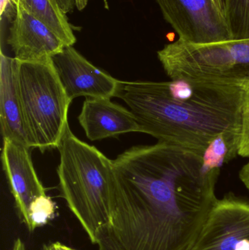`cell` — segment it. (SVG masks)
<instances>
[{
    "mask_svg": "<svg viewBox=\"0 0 249 250\" xmlns=\"http://www.w3.org/2000/svg\"><path fill=\"white\" fill-rule=\"evenodd\" d=\"M244 85L194 79L120 82L115 97L140 132L201 154L220 134L241 132Z\"/></svg>",
    "mask_w": 249,
    "mask_h": 250,
    "instance_id": "6da1fadb",
    "label": "cell"
},
{
    "mask_svg": "<svg viewBox=\"0 0 249 250\" xmlns=\"http://www.w3.org/2000/svg\"><path fill=\"white\" fill-rule=\"evenodd\" d=\"M114 183L162 214L190 248L215 201L220 170H210L201 154L165 142L136 146L113 160Z\"/></svg>",
    "mask_w": 249,
    "mask_h": 250,
    "instance_id": "7a4b0ae2",
    "label": "cell"
},
{
    "mask_svg": "<svg viewBox=\"0 0 249 250\" xmlns=\"http://www.w3.org/2000/svg\"><path fill=\"white\" fill-rule=\"evenodd\" d=\"M59 186L69 208L92 244L108 224L114 189L113 160L80 141L70 126L58 147Z\"/></svg>",
    "mask_w": 249,
    "mask_h": 250,
    "instance_id": "3957f363",
    "label": "cell"
},
{
    "mask_svg": "<svg viewBox=\"0 0 249 250\" xmlns=\"http://www.w3.org/2000/svg\"><path fill=\"white\" fill-rule=\"evenodd\" d=\"M16 79L28 145L42 151L58 148L69 126L67 115L72 101L52 60H16Z\"/></svg>",
    "mask_w": 249,
    "mask_h": 250,
    "instance_id": "277c9868",
    "label": "cell"
},
{
    "mask_svg": "<svg viewBox=\"0 0 249 250\" xmlns=\"http://www.w3.org/2000/svg\"><path fill=\"white\" fill-rule=\"evenodd\" d=\"M157 56L171 79L249 83V39L207 44L178 40L165 45Z\"/></svg>",
    "mask_w": 249,
    "mask_h": 250,
    "instance_id": "5b68a950",
    "label": "cell"
},
{
    "mask_svg": "<svg viewBox=\"0 0 249 250\" xmlns=\"http://www.w3.org/2000/svg\"><path fill=\"white\" fill-rule=\"evenodd\" d=\"M178 40L207 44L231 40L223 12L213 0H156Z\"/></svg>",
    "mask_w": 249,
    "mask_h": 250,
    "instance_id": "8992f818",
    "label": "cell"
},
{
    "mask_svg": "<svg viewBox=\"0 0 249 250\" xmlns=\"http://www.w3.org/2000/svg\"><path fill=\"white\" fill-rule=\"evenodd\" d=\"M190 250H249V202L233 195L216 200Z\"/></svg>",
    "mask_w": 249,
    "mask_h": 250,
    "instance_id": "52a82bcc",
    "label": "cell"
},
{
    "mask_svg": "<svg viewBox=\"0 0 249 250\" xmlns=\"http://www.w3.org/2000/svg\"><path fill=\"white\" fill-rule=\"evenodd\" d=\"M56 71L70 101L79 97H115L119 81L89 62L73 46H66L51 58Z\"/></svg>",
    "mask_w": 249,
    "mask_h": 250,
    "instance_id": "ba28073f",
    "label": "cell"
},
{
    "mask_svg": "<svg viewBox=\"0 0 249 250\" xmlns=\"http://www.w3.org/2000/svg\"><path fill=\"white\" fill-rule=\"evenodd\" d=\"M30 147L10 140H3V169L14 197L20 220L29 226V212L38 198L47 195L34 167Z\"/></svg>",
    "mask_w": 249,
    "mask_h": 250,
    "instance_id": "9c48e42d",
    "label": "cell"
},
{
    "mask_svg": "<svg viewBox=\"0 0 249 250\" xmlns=\"http://www.w3.org/2000/svg\"><path fill=\"white\" fill-rule=\"evenodd\" d=\"M11 22L7 42L18 61L50 60L66 47L48 26L28 13L19 2Z\"/></svg>",
    "mask_w": 249,
    "mask_h": 250,
    "instance_id": "30bf717a",
    "label": "cell"
},
{
    "mask_svg": "<svg viewBox=\"0 0 249 250\" xmlns=\"http://www.w3.org/2000/svg\"><path fill=\"white\" fill-rule=\"evenodd\" d=\"M78 121L90 141H99L127 132H140L130 110L108 98H86Z\"/></svg>",
    "mask_w": 249,
    "mask_h": 250,
    "instance_id": "8fae6325",
    "label": "cell"
},
{
    "mask_svg": "<svg viewBox=\"0 0 249 250\" xmlns=\"http://www.w3.org/2000/svg\"><path fill=\"white\" fill-rule=\"evenodd\" d=\"M0 123L3 140L29 146L18 92L16 60L2 51L0 56Z\"/></svg>",
    "mask_w": 249,
    "mask_h": 250,
    "instance_id": "7c38bea8",
    "label": "cell"
},
{
    "mask_svg": "<svg viewBox=\"0 0 249 250\" xmlns=\"http://www.w3.org/2000/svg\"><path fill=\"white\" fill-rule=\"evenodd\" d=\"M48 26L66 46H73L76 38L73 27L57 0H12Z\"/></svg>",
    "mask_w": 249,
    "mask_h": 250,
    "instance_id": "4fadbf2b",
    "label": "cell"
},
{
    "mask_svg": "<svg viewBox=\"0 0 249 250\" xmlns=\"http://www.w3.org/2000/svg\"><path fill=\"white\" fill-rule=\"evenodd\" d=\"M240 132H227L216 137L202 154L205 165L210 170H220L225 163L238 155Z\"/></svg>",
    "mask_w": 249,
    "mask_h": 250,
    "instance_id": "5bb4252c",
    "label": "cell"
},
{
    "mask_svg": "<svg viewBox=\"0 0 249 250\" xmlns=\"http://www.w3.org/2000/svg\"><path fill=\"white\" fill-rule=\"evenodd\" d=\"M224 13L231 38L249 39V0H224Z\"/></svg>",
    "mask_w": 249,
    "mask_h": 250,
    "instance_id": "9a60e30c",
    "label": "cell"
},
{
    "mask_svg": "<svg viewBox=\"0 0 249 250\" xmlns=\"http://www.w3.org/2000/svg\"><path fill=\"white\" fill-rule=\"evenodd\" d=\"M55 214L56 205L49 196L45 195L38 198L30 208L28 230L32 232L45 226L53 220Z\"/></svg>",
    "mask_w": 249,
    "mask_h": 250,
    "instance_id": "2e32d148",
    "label": "cell"
},
{
    "mask_svg": "<svg viewBox=\"0 0 249 250\" xmlns=\"http://www.w3.org/2000/svg\"><path fill=\"white\" fill-rule=\"evenodd\" d=\"M244 105L241 121V142L238 155L249 157V83L244 85Z\"/></svg>",
    "mask_w": 249,
    "mask_h": 250,
    "instance_id": "e0dca14e",
    "label": "cell"
},
{
    "mask_svg": "<svg viewBox=\"0 0 249 250\" xmlns=\"http://www.w3.org/2000/svg\"><path fill=\"white\" fill-rule=\"evenodd\" d=\"M16 7L12 0H0V15L2 19L4 16L13 20L16 15Z\"/></svg>",
    "mask_w": 249,
    "mask_h": 250,
    "instance_id": "ac0fdd59",
    "label": "cell"
},
{
    "mask_svg": "<svg viewBox=\"0 0 249 250\" xmlns=\"http://www.w3.org/2000/svg\"><path fill=\"white\" fill-rule=\"evenodd\" d=\"M239 176L241 182L249 190V161L241 169Z\"/></svg>",
    "mask_w": 249,
    "mask_h": 250,
    "instance_id": "d6986e66",
    "label": "cell"
},
{
    "mask_svg": "<svg viewBox=\"0 0 249 250\" xmlns=\"http://www.w3.org/2000/svg\"><path fill=\"white\" fill-rule=\"evenodd\" d=\"M57 1L66 13L73 12L74 10L76 5L75 0H57Z\"/></svg>",
    "mask_w": 249,
    "mask_h": 250,
    "instance_id": "ffe728a7",
    "label": "cell"
},
{
    "mask_svg": "<svg viewBox=\"0 0 249 250\" xmlns=\"http://www.w3.org/2000/svg\"><path fill=\"white\" fill-rule=\"evenodd\" d=\"M26 250V249L23 241L20 239H17L13 243V250Z\"/></svg>",
    "mask_w": 249,
    "mask_h": 250,
    "instance_id": "44dd1931",
    "label": "cell"
},
{
    "mask_svg": "<svg viewBox=\"0 0 249 250\" xmlns=\"http://www.w3.org/2000/svg\"><path fill=\"white\" fill-rule=\"evenodd\" d=\"M89 1V0H75L76 7H77V10H80V11L83 10V9L86 7Z\"/></svg>",
    "mask_w": 249,
    "mask_h": 250,
    "instance_id": "7402d4cb",
    "label": "cell"
},
{
    "mask_svg": "<svg viewBox=\"0 0 249 250\" xmlns=\"http://www.w3.org/2000/svg\"><path fill=\"white\" fill-rule=\"evenodd\" d=\"M54 243H55L56 247H57L58 250H76L73 249V248H69V247L66 246V245H63V244L60 243L58 242H54Z\"/></svg>",
    "mask_w": 249,
    "mask_h": 250,
    "instance_id": "603a6c76",
    "label": "cell"
},
{
    "mask_svg": "<svg viewBox=\"0 0 249 250\" xmlns=\"http://www.w3.org/2000/svg\"><path fill=\"white\" fill-rule=\"evenodd\" d=\"M213 1H214L216 6L224 13V0H213ZM224 14H225V13H224Z\"/></svg>",
    "mask_w": 249,
    "mask_h": 250,
    "instance_id": "cb8c5ba5",
    "label": "cell"
},
{
    "mask_svg": "<svg viewBox=\"0 0 249 250\" xmlns=\"http://www.w3.org/2000/svg\"><path fill=\"white\" fill-rule=\"evenodd\" d=\"M42 250H58L56 247L55 243L51 244V245H45L42 248Z\"/></svg>",
    "mask_w": 249,
    "mask_h": 250,
    "instance_id": "d4e9b609",
    "label": "cell"
}]
</instances>
